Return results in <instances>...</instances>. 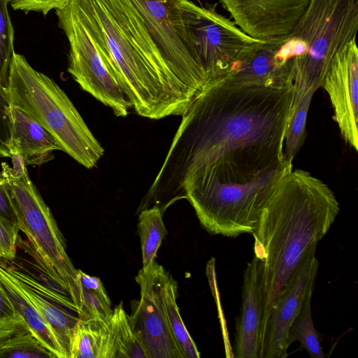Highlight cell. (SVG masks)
Masks as SVG:
<instances>
[{"mask_svg":"<svg viewBox=\"0 0 358 358\" xmlns=\"http://www.w3.org/2000/svg\"><path fill=\"white\" fill-rule=\"evenodd\" d=\"M0 358L55 357L27 327H23L0 340Z\"/></svg>","mask_w":358,"mask_h":358,"instance_id":"cell-23","label":"cell"},{"mask_svg":"<svg viewBox=\"0 0 358 358\" xmlns=\"http://www.w3.org/2000/svg\"><path fill=\"white\" fill-rule=\"evenodd\" d=\"M8 93L11 104L27 113L58 141L62 151L87 169L96 165L104 150L64 91L14 52Z\"/></svg>","mask_w":358,"mask_h":358,"instance_id":"cell-5","label":"cell"},{"mask_svg":"<svg viewBox=\"0 0 358 358\" xmlns=\"http://www.w3.org/2000/svg\"><path fill=\"white\" fill-rule=\"evenodd\" d=\"M12 166L1 164L13 200L16 227L27 237L43 271L80 310L77 269L67 255L64 238L41 194L31 180L27 166L17 156Z\"/></svg>","mask_w":358,"mask_h":358,"instance_id":"cell-6","label":"cell"},{"mask_svg":"<svg viewBox=\"0 0 358 358\" xmlns=\"http://www.w3.org/2000/svg\"><path fill=\"white\" fill-rule=\"evenodd\" d=\"M8 0H0V85L7 88L15 52L14 29L8 11Z\"/></svg>","mask_w":358,"mask_h":358,"instance_id":"cell-25","label":"cell"},{"mask_svg":"<svg viewBox=\"0 0 358 358\" xmlns=\"http://www.w3.org/2000/svg\"><path fill=\"white\" fill-rule=\"evenodd\" d=\"M161 290L171 330L185 358H199L200 353L180 315L176 303L177 282L164 268L161 276Z\"/></svg>","mask_w":358,"mask_h":358,"instance_id":"cell-18","label":"cell"},{"mask_svg":"<svg viewBox=\"0 0 358 358\" xmlns=\"http://www.w3.org/2000/svg\"><path fill=\"white\" fill-rule=\"evenodd\" d=\"M0 286L34 336L54 355L55 358H64L61 347L53 334L34 306L25 296L17 280L7 270L6 264L1 259H0Z\"/></svg>","mask_w":358,"mask_h":358,"instance_id":"cell-17","label":"cell"},{"mask_svg":"<svg viewBox=\"0 0 358 358\" xmlns=\"http://www.w3.org/2000/svg\"><path fill=\"white\" fill-rule=\"evenodd\" d=\"M11 154L27 165L41 166L62 148L55 136L20 108L12 105Z\"/></svg>","mask_w":358,"mask_h":358,"instance_id":"cell-15","label":"cell"},{"mask_svg":"<svg viewBox=\"0 0 358 358\" xmlns=\"http://www.w3.org/2000/svg\"><path fill=\"white\" fill-rule=\"evenodd\" d=\"M358 0H310L280 46L292 61L294 94L322 87L336 55L356 38Z\"/></svg>","mask_w":358,"mask_h":358,"instance_id":"cell-4","label":"cell"},{"mask_svg":"<svg viewBox=\"0 0 358 358\" xmlns=\"http://www.w3.org/2000/svg\"><path fill=\"white\" fill-rule=\"evenodd\" d=\"M315 92L307 90L297 96H293L291 117L285 138V157L292 162L303 145L308 108Z\"/></svg>","mask_w":358,"mask_h":358,"instance_id":"cell-22","label":"cell"},{"mask_svg":"<svg viewBox=\"0 0 358 358\" xmlns=\"http://www.w3.org/2000/svg\"><path fill=\"white\" fill-rule=\"evenodd\" d=\"M116 355L111 318L98 320L79 317L73 334L70 358H116Z\"/></svg>","mask_w":358,"mask_h":358,"instance_id":"cell-16","label":"cell"},{"mask_svg":"<svg viewBox=\"0 0 358 358\" xmlns=\"http://www.w3.org/2000/svg\"><path fill=\"white\" fill-rule=\"evenodd\" d=\"M310 0H220L230 18L247 35L259 40L287 36Z\"/></svg>","mask_w":358,"mask_h":358,"instance_id":"cell-12","label":"cell"},{"mask_svg":"<svg viewBox=\"0 0 358 358\" xmlns=\"http://www.w3.org/2000/svg\"><path fill=\"white\" fill-rule=\"evenodd\" d=\"M27 327L0 286V340Z\"/></svg>","mask_w":358,"mask_h":358,"instance_id":"cell-27","label":"cell"},{"mask_svg":"<svg viewBox=\"0 0 358 358\" xmlns=\"http://www.w3.org/2000/svg\"><path fill=\"white\" fill-rule=\"evenodd\" d=\"M19 231L15 224L0 217V259L9 262L15 259Z\"/></svg>","mask_w":358,"mask_h":358,"instance_id":"cell-28","label":"cell"},{"mask_svg":"<svg viewBox=\"0 0 358 358\" xmlns=\"http://www.w3.org/2000/svg\"><path fill=\"white\" fill-rule=\"evenodd\" d=\"M259 260L255 255L243 273L241 314L236 321V358H259V332L262 319L259 287Z\"/></svg>","mask_w":358,"mask_h":358,"instance_id":"cell-14","label":"cell"},{"mask_svg":"<svg viewBox=\"0 0 358 358\" xmlns=\"http://www.w3.org/2000/svg\"><path fill=\"white\" fill-rule=\"evenodd\" d=\"M11 102L7 88L0 85V157H12Z\"/></svg>","mask_w":358,"mask_h":358,"instance_id":"cell-26","label":"cell"},{"mask_svg":"<svg viewBox=\"0 0 358 358\" xmlns=\"http://www.w3.org/2000/svg\"><path fill=\"white\" fill-rule=\"evenodd\" d=\"M80 291V318L106 320L112 315L111 302L99 278L77 269Z\"/></svg>","mask_w":358,"mask_h":358,"instance_id":"cell-20","label":"cell"},{"mask_svg":"<svg viewBox=\"0 0 358 358\" xmlns=\"http://www.w3.org/2000/svg\"><path fill=\"white\" fill-rule=\"evenodd\" d=\"M316 245L317 243H313L308 247L282 290L262 336L259 358L287 357L289 328L299 313L308 292L313 289L318 271Z\"/></svg>","mask_w":358,"mask_h":358,"instance_id":"cell-10","label":"cell"},{"mask_svg":"<svg viewBox=\"0 0 358 358\" xmlns=\"http://www.w3.org/2000/svg\"><path fill=\"white\" fill-rule=\"evenodd\" d=\"M163 266L156 263L136 277L140 299L129 315L131 328L146 358H185L171 330L161 290Z\"/></svg>","mask_w":358,"mask_h":358,"instance_id":"cell-9","label":"cell"},{"mask_svg":"<svg viewBox=\"0 0 358 358\" xmlns=\"http://www.w3.org/2000/svg\"><path fill=\"white\" fill-rule=\"evenodd\" d=\"M15 10H21L24 13L29 12L41 13L46 15L52 10L64 8L69 0H8Z\"/></svg>","mask_w":358,"mask_h":358,"instance_id":"cell-29","label":"cell"},{"mask_svg":"<svg viewBox=\"0 0 358 358\" xmlns=\"http://www.w3.org/2000/svg\"><path fill=\"white\" fill-rule=\"evenodd\" d=\"M55 14L69 43L68 72L83 90L110 107L116 116H127L131 102L85 26L67 5Z\"/></svg>","mask_w":358,"mask_h":358,"instance_id":"cell-8","label":"cell"},{"mask_svg":"<svg viewBox=\"0 0 358 358\" xmlns=\"http://www.w3.org/2000/svg\"><path fill=\"white\" fill-rule=\"evenodd\" d=\"M141 116L182 115L198 94L173 71L130 0H69Z\"/></svg>","mask_w":358,"mask_h":358,"instance_id":"cell-2","label":"cell"},{"mask_svg":"<svg viewBox=\"0 0 358 358\" xmlns=\"http://www.w3.org/2000/svg\"><path fill=\"white\" fill-rule=\"evenodd\" d=\"M111 321L117 345L116 358H146L125 312L122 302L113 310Z\"/></svg>","mask_w":358,"mask_h":358,"instance_id":"cell-24","label":"cell"},{"mask_svg":"<svg viewBox=\"0 0 358 358\" xmlns=\"http://www.w3.org/2000/svg\"><path fill=\"white\" fill-rule=\"evenodd\" d=\"M339 211L329 186L301 169L288 173L262 208L251 233L259 260V343L277 300L305 252L327 234Z\"/></svg>","mask_w":358,"mask_h":358,"instance_id":"cell-3","label":"cell"},{"mask_svg":"<svg viewBox=\"0 0 358 358\" xmlns=\"http://www.w3.org/2000/svg\"><path fill=\"white\" fill-rule=\"evenodd\" d=\"M138 233L140 236L143 271H147L155 262L161 243L166 235L162 220V209L154 206L143 210L138 216Z\"/></svg>","mask_w":358,"mask_h":358,"instance_id":"cell-19","label":"cell"},{"mask_svg":"<svg viewBox=\"0 0 358 358\" xmlns=\"http://www.w3.org/2000/svg\"><path fill=\"white\" fill-rule=\"evenodd\" d=\"M130 1L171 69L199 94L207 82L195 39V28L203 6L189 0Z\"/></svg>","mask_w":358,"mask_h":358,"instance_id":"cell-7","label":"cell"},{"mask_svg":"<svg viewBox=\"0 0 358 358\" xmlns=\"http://www.w3.org/2000/svg\"><path fill=\"white\" fill-rule=\"evenodd\" d=\"M313 289H310L303 306L290 325L287 338L288 347L298 341L311 358H324L320 334L315 328L311 313V300Z\"/></svg>","mask_w":358,"mask_h":358,"instance_id":"cell-21","label":"cell"},{"mask_svg":"<svg viewBox=\"0 0 358 358\" xmlns=\"http://www.w3.org/2000/svg\"><path fill=\"white\" fill-rule=\"evenodd\" d=\"M0 217L16 226L10 191L2 171H0Z\"/></svg>","mask_w":358,"mask_h":358,"instance_id":"cell-30","label":"cell"},{"mask_svg":"<svg viewBox=\"0 0 358 358\" xmlns=\"http://www.w3.org/2000/svg\"><path fill=\"white\" fill-rule=\"evenodd\" d=\"M195 39L207 82L225 73L241 50L259 40L245 34L230 17L218 13L217 3L203 6L195 28Z\"/></svg>","mask_w":358,"mask_h":358,"instance_id":"cell-11","label":"cell"},{"mask_svg":"<svg viewBox=\"0 0 358 358\" xmlns=\"http://www.w3.org/2000/svg\"><path fill=\"white\" fill-rule=\"evenodd\" d=\"M293 83L208 81L182 115L148 199L171 203L184 187L272 192L292 170L284 152Z\"/></svg>","mask_w":358,"mask_h":358,"instance_id":"cell-1","label":"cell"},{"mask_svg":"<svg viewBox=\"0 0 358 358\" xmlns=\"http://www.w3.org/2000/svg\"><path fill=\"white\" fill-rule=\"evenodd\" d=\"M322 87L328 93L341 134L358 150V49L356 38L341 50L327 71Z\"/></svg>","mask_w":358,"mask_h":358,"instance_id":"cell-13","label":"cell"}]
</instances>
